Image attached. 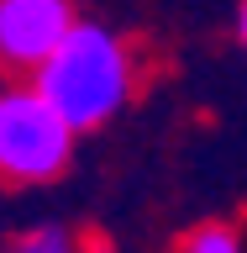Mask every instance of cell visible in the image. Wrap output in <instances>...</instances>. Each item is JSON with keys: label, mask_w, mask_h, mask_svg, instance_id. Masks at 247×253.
Instances as JSON below:
<instances>
[{"label": "cell", "mask_w": 247, "mask_h": 253, "mask_svg": "<svg viewBox=\"0 0 247 253\" xmlns=\"http://www.w3.org/2000/svg\"><path fill=\"white\" fill-rule=\"evenodd\" d=\"M237 42L247 47V0H242V5H237Z\"/></svg>", "instance_id": "6"}, {"label": "cell", "mask_w": 247, "mask_h": 253, "mask_svg": "<svg viewBox=\"0 0 247 253\" xmlns=\"http://www.w3.org/2000/svg\"><path fill=\"white\" fill-rule=\"evenodd\" d=\"M5 253H79L74 237L63 232V227H32V232H21Z\"/></svg>", "instance_id": "4"}, {"label": "cell", "mask_w": 247, "mask_h": 253, "mask_svg": "<svg viewBox=\"0 0 247 253\" xmlns=\"http://www.w3.org/2000/svg\"><path fill=\"white\" fill-rule=\"evenodd\" d=\"M37 84L53 106L74 122V132H100L126 111L132 100V84H137V58L126 37H116L100 21H84L79 16L74 32L53 47V58L37 69Z\"/></svg>", "instance_id": "1"}, {"label": "cell", "mask_w": 247, "mask_h": 253, "mask_svg": "<svg viewBox=\"0 0 247 253\" xmlns=\"http://www.w3.org/2000/svg\"><path fill=\"white\" fill-rule=\"evenodd\" d=\"M74 122L42 95L32 74L0 84V185L5 190H47L74 164Z\"/></svg>", "instance_id": "2"}, {"label": "cell", "mask_w": 247, "mask_h": 253, "mask_svg": "<svg viewBox=\"0 0 247 253\" xmlns=\"http://www.w3.org/2000/svg\"><path fill=\"white\" fill-rule=\"evenodd\" d=\"M184 253H247V243L232 232V227H221V221H216V227H200V232L189 237Z\"/></svg>", "instance_id": "5"}, {"label": "cell", "mask_w": 247, "mask_h": 253, "mask_svg": "<svg viewBox=\"0 0 247 253\" xmlns=\"http://www.w3.org/2000/svg\"><path fill=\"white\" fill-rule=\"evenodd\" d=\"M74 0H0V69L37 74L53 47L74 32Z\"/></svg>", "instance_id": "3"}]
</instances>
